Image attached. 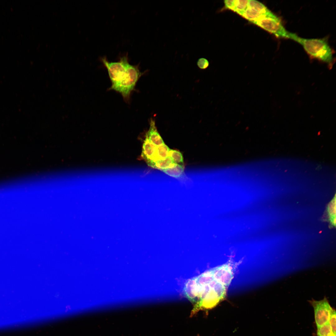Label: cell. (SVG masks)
Wrapping results in <instances>:
<instances>
[{
	"label": "cell",
	"instance_id": "1",
	"mask_svg": "<svg viewBox=\"0 0 336 336\" xmlns=\"http://www.w3.org/2000/svg\"><path fill=\"white\" fill-rule=\"evenodd\" d=\"M128 60L127 54L116 62H110L105 57L101 59L112 83L110 89L119 93L127 100L142 75L138 66L130 64Z\"/></svg>",
	"mask_w": 336,
	"mask_h": 336
},
{
	"label": "cell",
	"instance_id": "2",
	"mask_svg": "<svg viewBox=\"0 0 336 336\" xmlns=\"http://www.w3.org/2000/svg\"><path fill=\"white\" fill-rule=\"evenodd\" d=\"M290 39L300 44L311 57L330 65L333 63V52L325 40L302 38L292 33H291Z\"/></svg>",
	"mask_w": 336,
	"mask_h": 336
},
{
	"label": "cell",
	"instance_id": "3",
	"mask_svg": "<svg viewBox=\"0 0 336 336\" xmlns=\"http://www.w3.org/2000/svg\"><path fill=\"white\" fill-rule=\"evenodd\" d=\"M209 290L202 299L196 302L192 310L193 316L200 310L211 309L216 306L225 297L227 288L214 279L209 282Z\"/></svg>",
	"mask_w": 336,
	"mask_h": 336
},
{
	"label": "cell",
	"instance_id": "4",
	"mask_svg": "<svg viewBox=\"0 0 336 336\" xmlns=\"http://www.w3.org/2000/svg\"><path fill=\"white\" fill-rule=\"evenodd\" d=\"M253 23L277 37L290 38L291 33L286 29L279 18L272 12L264 15Z\"/></svg>",
	"mask_w": 336,
	"mask_h": 336
},
{
	"label": "cell",
	"instance_id": "5",
	"mask_svg": "<svg viewBox=\"0 0 336 336\" xmlns=\"http://www.w3.org/2000/svg\"><path fill=\"white\" fill-rule=\"evenodd\" d=\"M313 308L315 319L317 328L329 322L334 310L326 297L320 301L312 299L309 301Z\"/></svg>",
	"mask_w": 336,
	"mask_h": 336
},
{
	"label": "cell",
	"instance_id": "6",
	"mask_svg": "<svg viewBox=\"0 0 336 336\" xmlns=\"http://www.w3.org/2000/svg\"><path fill=\"white\" fill-rule=\"evenodd\" d=\"M211 270L214 279L227 288L234 277V270L231 264H225Z\"/></svg>",
	"mask_w": 336,
	"mask_h": 336
},
{
	"label": "cell",
	"instance_id": "7",
	"mask_svg": "<svg viewBox=\"0 0 336 336\" xmlns=\"http://www.w3.org/2000/svg\"><path fill=\"white\" fill-rule=\"evenodd\" d=\"M336 196L335 194L326 206L322 220L328 222L329 228L336 226Z\"/></svg>",
	"mask_w": 336,
	"mask_h": 336
},
{
	"label": "cell",
	"instance_id": "8",
	"mask_svg": "<svg viewBox=\"0 0 336 336\" xmlns=\"http://www.w3.org/2000/svg\"><path fill=\"white\" fill-rule=\"evenodd\" d=\"M185 296L193 303L197 301V285L195 277L189 279L186 282L184 288Z\"/></svg>",
	"mask_w": 336,
	"mask_h": 336
},
{
	"label": "cell",
	"instance_id": "9",
	"mask_svg": "<svg viewBox=\"0 0 336 336\" xmlns=\"http://www.w3.org/2000/svg\"><path fill=\"white\" fill-rule=\"evenodd\" d=\"M149 124V128L146 136L156 146L164 144L162 138L157 131L155 121L152 118L150 119Z\"/></svg>",
	"mask_w": 336,
	"mask_h": 336
},
{
	"label": "cell",
	"instance_id": "10",
	"mask_svg": "<svg viewBox=\"0 0 336 336\" xmlns=\"http://www.w3.org/2000/svg\"><path fill=\"white\" fill-rule=\"evenodd\" d=\"M156 146L153 144L146 136L143 144L141 157L147 162L152 160Z\"/></svg>",
	"mask_w": 336,
	"mask_h": 336
},
{
	"label": "cell",
	"instance_id": "11",
	"mask_svg": "<svg viewBox=\"0 0 336 336\" xmlns=\"http://www.w3.org/2000/svg\"><path fill=\"white\" fill-rule=\"evenodd\" d=\"M147 163L149 166L161 170L172 168L177 165L169 156L164 160L150 161Z\"/></svg>",
	"mask_w": 336,
	"mask_h": 336
},
{
	"label": "cell",
	"instance_id": "12",
	"mask_svg": "<svg viewBox=\"0 0 336 336\" xmlns=\"http://www.w3.org/2000/svg\"><path fill=\"white\" fill-rule=\"evenodd\" d=\"M239 14L253 23L266 14H262L254 9L248 6L245 10L240 13Z\"/></svg>",
	"mask_w": 336,
	"mask_h": 336
},
{
	"label": "cell",
	"instance_id": "13",
	"mask_svg": "<svg viewBox=\"0 0 336 336\" xmlns=\"http://www.w3.org/2000/svg\"><path fill=\"white\" fill-rule=\"evenodd\" d=\"M170 149L165 143L161 145L156 146L153 160L150 161L163 160L166 159L168 156Z\"/></svg>",
	"mask_w": 336,
	"mask_h": 336
},
{
	"label": "cell",
	"instance_id": "14",
	"mask_svg": "<svg viewBox=\"0 0 336 336\" xmlns=\"http://www.w3.org/2000/svg\"><path fill=\"white\" fill-rule=\"evenodd\" d=\"M184 170V166L177 164L171 168L161 170L167 175L175 178H179L183 175Z\"/></svg>",
	"mask_w": 336,
	"mask_h": 336
},
{
	"label": "cell",
	"instance_id": "15",
	"mask_svg": "<svg viewBox=\"0 0 336 336\" xmlns=\"http://www.w3.org/2000/svg\"><path fill=\"white\" fill-rule=\"evenodd\" d=\"M248 6L263 14L269 13L271 12L264 4L257 1L249 0Z\"/></svg>",
	"mask_w": 336,
	"mask_h": 336
},
{
	"label": "cell",
	"instance_id": "16",
	"mask_svg": "<svg viewBox=\"0 0 336 336\" xmlns=\"http://www.w3.org/2000/svg\"><path fill=\"white\" fill-rule=\"evenodd\" d=\"M317 336H334L336 335L332 331L329 322L317 328Z\"/></svg>",
	"mask_w": 336,
	"mask_h": 336
},
{
	"label": "cell",
	"instance_id": "17",
	"mask_svg": "<svg viewBox=\"0 0 336 336\" xmlns=\"http://www.w3.org/2000/svg\"><path fill=\"white\" fill-rule=\"evenodd\" d=\"M168 156L170 157L175 163L183 166V158L182 155L179 151L170 149Z\"/></svg>",
	"mask_w": 336,
	"mask_h": 336
},
{
	"label": "cell",
	"instance_id": "18",
	"mask_svg": "<svg viewBox=\"0 0 336 336\" xmlns=\"http://www.w3.org/2000/svg\"><path fill=\"white\" fill-rule=\"evenodd\" d=\"M249 0H234V7L233 11L238 14L247 7Z\"/></svg>",
	"mask_w": 336,
	"mask_h": 336
},
{
	"label": "cell",
	"instance_id": "19",
	"mask_svg": "<svg viewBox=\"0 0 336 336\" xmlns=\"http://www.w3.org/2000/svg\"><path fill=\"white\" fill-rule=\"evenodd\" d=\"M333 333L336 335V311L334 309L332 311L329 321Z\"/></svg>",
	"mask_w": 336,
	"mask_h": 336
},
{
	"label": "cell",
	"instance_id": "20",
	"mask_svg": "<svg viewBox=\"0 0 336 336\" xmlns=\"http://www.w3.org/2000/svg\"><path fill=\"white\" fill-rule=\"evenodd\" d=\"M197 64L198 67L202 69L207 68L209 65V63L208 60L203 58H199L197 62Z\"/></svg>",
	"mask_w": 336,
	"mask_h": 336
},
{
	"label": "cell",
	"instance_id": "21",
	"mask_svg": "<svg viewBox=\"0 0 336 336\" xmlns=\"http://www.w3.org/2000/svg\"><path fill=\"white\" fill-rule=\"evenodd\" d=\"M224 3L226 8L233 11L234 7V0H225Z\"/></svg>",
	"mask_w": 336,
	"mask_h": 336
},
{
	"label": "cell",
	"instance_id": "22",
	"mask_svg": "<svg viewBox=\"0 0 336 336\" xmlns=\"http://www.w3.org/2000/svg\"><path fill=\"white\" fill-rule=\"evenodd\" d=\"M334 336H336V335H334Z\"/></svg>",
	"mask_w": 336,
	"mask_h": 336
},
{
	"label": "cell",
	"instance_id": "23",
	"mask_svg": "<svg viewBox=\"0 0 336 336\" xmlns=\"http://www.w3.org/2000/svg\"><path fill=\"white\" fill-rule=\"evenodd\" d=\"M198 336H199V335H198Z\"/></svg>",
	"mask_w": 336,
	"mask_h": 336
}]
</instances>
